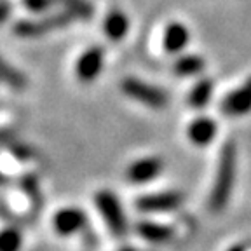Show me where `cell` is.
Listing matches in <instances>:
<instances>
[{
	"label": "cell",
	"mask_w": 251,
	"mask_h": 251,
	"mask_svg": "<svg viewBox=\"0 0 251 251\" xmlns=\"http://www.w3.org/2000/svg\"><path fill=\"white\" fill-rule=\"evenodd\" d=\"M235 178V147L234 143H225L220 152L218 171L215 176L211 197H209V208L213 213H220L227 206L230 199L232 187Z\"/></svg>",
	"instance_id": "cell-1"
},
{
	"label": "cell",
	"mask_w": 251,
	"mask_h": 251,
	"mask_svg": "<svg viewBox=\"0 0 251 251\" xmlns=\"http://www.w3.org/2000/svg\"><path fill=\"white\" fill-rule=\"evenodd\" d=\"M75 21V16L70 11L63 9L61 12H56L51 16H44L42 20H21L14 25V35L23 39H35V37L46 35L49 31L65 28Z\"/></svg>",
	"instance_id": "cell-2"
},
{
	"label": "cell",
	"mask_w": 251,
	"mask_h": 251,
	"mask_svg": "<svg viewBox=\"0 0 251 251\" xmlns=\"http://www.w3.org/2000/svg\"><path fill=\"white\" fill-rule=\"evenodd\" d=\"M94 204L98 208L100 215L105 220L106 227L115 237H124L127 234V218H126L122 206L117 196L110 190H100L94 196Z\"/></svg>",
	"instance_id": "cell-3"
},
{
	"label": "cell",
	"mask_w": 251,
	"mask_h": 251,
	"mask_svg": "<svg viewBox=\"0 0 251 251\" xmlns=\"http://www.w3.org/2000/svg\"><path fill=\"white\" fill-rule=\"evenodd\" d=\"M121 89L124 94H127L134 101L143 103V105L150 106V108H162L168 103V96L162 89L150 84L143 82L140 78L127 77L121 82Z\"/></svg>",
	"instance_id": "cell-4"
},
{
	"label": "cell",
	"mask_w": 251,
	"mask_h": 251,
	"mask_svg": "<svg viewBox=\"0 0 251 251\" xmlns=\"http://www.w3.org/2000/svg\"><path fill=\"white\" fill-rule=\"evenodd\" d=\"M103 63H105V51L103 47L93 46L87 51L82 52V56L77 59L75 65V74L78 80L82 82H93L103 70Z\"/></svg>",
	"instance_id": "cell-5"
},
{
	"label": "cell",
	"mask_w": 251,
	"mask_h": 251,
	"mask_svg": "<svg viewBox=\"0 0 251 251\" xmlns=\"http://www.w3.org/2000/svg\"><path fill=\"white\" fill-rule=\"evenodd\" d=\"M181 202L183 196L180 192H159L140 197L134 204L141 213H168L176 209Z\"/></svg>",
	"instance_id": "cell-6"
},
{
	"label": "cell",
	"mask_w": 251,
	"mask_h": 251,
	"mask_svg": "<svg viewBox=\"0 0 251 251\" xmlns=\"http://www.w3.org/2000/svg\"><path fill=\"white\" fill-rule=\"evenodd\" d=\"M162 171V161L159 157H145V159H138L127 168L126 176L131 183L141 185L149 183L150 180L157 178Z\"/></svg>",
	"instance_id": "cell-7"
},
{
	"label": "cell",
	"mask_w": 251,
	"mask_h": 251,
	"mask_svg": "<svg viewBox=\"0 0 251 251\" xmlns=\"http://www.w3.org/2000/svg\"><path fill=\"white\" fill-rule=\"evenodd\" d=\"M86 213L78 208H63L52 218V227L58 234L72 235L86 227Z\"/></svg>",
	"instance_id": "cell-8"
},
{
	"label": "cell",
	"mask_w": 251,
	"mask_h": 251,
	"mask_svg": "<svg viewBox=\"0 0 251 251\" xmlns=\"http://www.w3.org/2000/svg\"><path fill=\"white\" fill-rule=\"evenodd\" d=\"M222 110L227 115L237 117V115H244L251 110V78H248L244 86L239 89L232 91L227 98L222 103Z\"/></svg>",
	"instance_id": "cell-9"
},
{
	"label": "cell",
	"mask_w": 251,
	"mask_h": 251,
	"mask_svg": "<svg viewBox=\"0 0 251 251\" xmlns=\"http://www.w3.org/2000/svg\"><path fill=\"white\" fill-rule=\"evenodd\" d=\"M188 40H190V33H188L187 26L183 23L173 21L166 26L164 35H162V46L168 52H181L187 47Z\"/></svg>",
	"instance_id": "cell-10"
},
{
	"label": "cell",
	"mask_w": 251,
	"mask_h": 251,
	"mask_svg": "<svg viewBox=\"0 0 251 251\" xmlns=\"http://www.w3.org/2000/svg\"><path fill=\"white\" fill-rule=\"evenodd\" d=\"M188 140L197 147L209 145L216 136V122L209 117H199L188 126Z\"/></svg>",
	"instance_id": "cell-11"
},
{
	"label": "cell",
	"mask_w": 251,
	"mask_h": 251,
	"mask_svg": "<svg viewBox=\"0 0 251 251\" xmlns=\"http://www.w3.org/2000/svg\"><path fill=\"white\" fill-rule=\"evenodd\" d=\"M103 31H105V35L108 37L110 40H114V42L122 40L127 35V31H129V20H127V16L122 11H119V9L110 11L108 14H106L105 21H103Z\"/></svg>",
	"instance_id": "cell-12"
},
{
	"label": "cell",
	"mask_w": 251,
	"mask_h": 251,
	"mask_svg": "<svg viewBox=\"0 0 251 251\" xmlns=\"http://www.w3.org/2000/svg\"><path fill=\"white\" fill-rule=\"evenodd\" d=\"M136 232L140 237H143L145 241L153 244H162V243H168L171 239L173 235H175V230L168 225H161V224H153V222H140L136 225Z\"/></svg>",
	"instance_id": "cell-13"
},
{
	"label": "cell",
	"mask_w": 251,
	"mask_h": 251,
	"mask_svg": "<svg viewBox=\"0 0 251 251\" xmlns=\"http://www.w3.org/2000/svg\"><path fill=\"white\" fill-rule=\"evenodd\" d=\"M204 59L197 54H185L180 56V58L175 61L173 65V70L178 77H192V75H197L204 70Z\"/></svg>",
	"instance_id": "cell-14"
},
{
	"label": "cell",
	"mask_w": 251,
	"mask_h": 251,
	"mask_svg": "<svg viewBox=\"0 0 251 251\" xmlns=\"http://www.w3.org/2000/svg\"><path fill=\"white\" fill-rule=\"evenodd\" d=\"M211 96H213V82L209 78H204V80H199L192 87V91L188 94V103L194 108H202V106H206L211 101Z\"/></svg>",
	"instance_id": "cell-15"
},
{
	"label": "cell",
	"mask_w": 251,
	"mask_h": 251,
	"mask_svg": "<svg viewBox=\"0 0 251 251\" xmlns=\"http://www.w3.org/2000/svg\"><path fill=\"white\" fill-rule=\"evenodd\" d=\"M0 80L16 91H23L25 87H26V78H25V75L21 74L18 68L9 65L2 56H0Z\"/></svg>",
	"instance_id": "cell-16"
},
{
	"label": "cell",
	"mask_w": 251,
	"mask_h": 251,
	"mask_svg": "<svg viewBox=\"0 0 251 251\" xmlns=\"http://www.w3.org/2000/svg\"><path fill=\"white\" fill-rule=\"evenodd\" d=\"M58 5L70 11L75 20H91L93 18V5L87 0H58Z\"/></svg>",
	"instance_id": "cell-17"
},
{
	"label": "cell",
	"mask_w": 251,
	"mask_h": 251,
	"mask_svg": "<svg viewBox=\"0 0 251 251\" xmlns=\"http://www.w3.org/2000/svg\"><path fill=\"white\" fill-rule=\"evenodd\" d=\"M21 234L16 228H4L0 230V251H20Z\"/></svg>",
	"instance_id": "cell-18"
},
{
	"label": "cell",
	"mask_w": 251,
	"mask_h": 251,
	"mask_svg": "<svg viewBox=\"0 0 251 251\" xmlns=\"http://www.w3.org/2000/svg\"><path fill=\"white\" fill-rule=\"evenodd\" d=\"M21 2L28 11L35 12V14L49 11L52 5H58V0H21Z\"/></svg>",
	"instance_id": "cell-19"
},
{
	"label": "cell",
	"mask_w": 251,
	"mask_h": 251,
	"mask_svg": "<svg viewBox=\"0 0 251 251\" xmlns=\"http://www.w3.org/2000/svg\"><path fill=\"white\" fill-rule=\"evenodd\" d=\"M11 152H12V155L18 157L20 161H28V159L33 157L31 149L28 145H23V143H14V145L11 147Z\"/></svg>",
	"instance_id": "cell-20"
},
{
	"label": "cell",
	"mask_w": 251,
	"mask_h": 251,
	"mask_svg": "<svg viewBox=\"0 0 251 251\" xmlns=\"http://www.w3.org/2000/svg\"><path fill=\"white\" fill-rule=\"evenodd\" d=\"M12 12V5L9 0H0V25H4L9 20Z\"/></svg>",
	"instance_id": "cell-21"
},
{
	"label": "cell",
	"mask_w": 251,
	"mask_h": 251,
	"mask_svg": "<svg viewBox=\"0 0 251 251\" xmlns=\"http://www.w3.org/2000/svg\"><path fill=\"white\" fill-rule=\"evenodd\" d=\"M228 251H244V248L243 246H232Z\"/></svg>",
	"instance_id": "cell-22"
},
{
	"label": "cell",
	"mask_w": 251,
	"mask_h": 251,
	"mask_svg": "<svg viewBox=\"0 0 251 251\" xmlns=\"http://www.w3.org/2000/svg\"><path fill=\"white\" fill-rule=\"evenodd\" d=\"M119 251H136L134 248H131V246H126V248H121Z\"/></svg>",
	"instance_id": "cell-23"
},
{
	"label": "cell",
	"mask_w": 251,
	"mask_h": 251,
	"mask_svg": "<svg viewBox=\"0 0 251 251\" xmlns=\"http://www.w3.org/2000/svg\"><path fill=\"white\" fill-rule=\"evenodd\" d=\"M0 183H5V181H4V175H2V171H0Z\"/></svg>",
	"instance_id": "cell-24"
}]
</instances>
